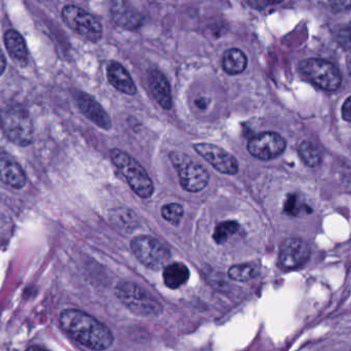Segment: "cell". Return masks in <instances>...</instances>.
<instances>
[{
	"label": "cell",
	"instance_id": "cell-1",
	"mask_svg": "<svg viewBox=\"0 0 351 351\" xmlns=\"http://www.w3.org/2000/svg\"><path fill=\"white\" fill-rule=\"evenodd\" d=\"M62 329L74 340L92 350H106L113 343L110 330L88 313L67 309L60 315Z\"/></svg>",
	"mask_w": 351,
	"mask_h": 351
},
{
	"label": "cell",
	"instance_id": "cell-2",
	"mask_svg": "<svg viewBox=\"0 0 351 351\" xmlns=\"http://www.w3.org/2000/svg\"><path fill=\"white\" fill-rule=\"evenodd\" d=\"M0 128L10 142L19 146H28L34 138L32 117L25 107L8 105L0 111Z\"/></svg>",
	"mask_w": 351,
	"mask_h": 351
},
{
	"label": "cell",
	"instance_id": "cell-3",
	"mask_svg": "<svg viewBox=\"0 0 351 351\" xmlns=\"http://www.w3.org/2000/svg\"><path fill=\"white\" fill-rule=\"evenodd\" d=\"M110 157L113 164L121 171L131 189L139 197L148 199L154 195V185L152 179L137 160L119 148H112L110 150Z\"/></svg>",
	"mask_w": 351,
	"mask_h": 351
},
{
	"label": "cell",
	"instance_id": "cell-4",
	"mask_svg": "<svg viewBox=\"0 0 351 351\" xmlns=\"http://www.w3.org/2000/svg\"><path fill=\"white\" fill-rule=\"evenodd\" d=\"M115 295L128 309L139 317H158L162 313V306L158 299L133 282H119Z\"/></svg>",
	"mask_w": 351,
	"mask_h": 351
},
{
	"label": "cell",
	"instance_id": "cell-5",
	"mask_svg": "<svg viewBox=\"0 0 351 351\" xmlns=\"http://www.w3.org/2000/svg\"><path fill=\"white\" fill-rule=\"evenodd\" d=\"M170 159L179 175L180 185L185 191L198 193L206 189L210 174L204 166L183 152H172Z\"/></svg>",
	"mask_w": 351,
	"mask_h": 351
},
{
	"label": "cell",
	"instance_id": "cell-6",
	"mask_svg": "<svg viewBox=\"0 0 351 351\" xmlns=\"http://www.w3.org/2000/svg\"><path fill=\"white\" fill-rule=\"evenodd\" d=\"M299 70L305 78L326 91H336L342 82L339 69L332 62L324 59L303 60Z\"/></svg>",
	"mask_w": 351,
	"mask_h": 351
},
{
	"label": "cell",
	"instance_id": "cell-7",
	"mask_svg": "<svg viewBox=\"0 0 351 351\" xmlns=\"http://www.w3.org/2000/svg\"><path fill=\"white\" fill-rule=\"evenodd\" d=\"M62 19L70 29L86 41L97 43L102 38L103 27L92 14L73 4L62 10Z\"/></svg>",
	"mask_w": 351,
	"mask_h": 351
},
{
	"label": "cell",
	"instance_id": "cell-8",
	"mask_svg": "<svg viewBox=\"0 0 351 351\" xmlns=\"http://www.w3.org/2000/svg\"><path fill=\"white\" fill-rule=\"evenodd\" d=\"M131 249L135 257L146 267L158 270L166 268L171 259V251L164 243L152 236L135 237Z\"/></svg>",
	"mask_w": 351,
	"mask_h": 351
},
{
	"label": "cell",
	"instance_id": "cell-9",
	"mask_svg": "<svg viewBox=\"0 0 351 351\" xmlns=\"http://www.w3.org/2000/svg\"><path fill=\"white\" fill-rule=\"evenodd\" d=\"M287 148V142L276 132H263L254 136L247 142V150L259 160L267 161L280 156Z\"/></svg>",
	"mask_w": 351,
	"mask_h": 351
},
{
	"label": "cell",
	"instance_id": "cell-10",
	"mask_svg": "<svg viewBox=\"0 0 351 351\" xmlns=\"http://www.w3.org/2000/svg\"><path fill=\"white\" fill-rule=\"evenodd\" d=\"M193 148L200 157L222 174L234 175L239 172V162L224 148L206 142L195 144Z\"/></svg>",
	"mask_w": 351,
	"mask_h": 351
},
{
	"label": "cell",
	"instance_id": "cell-11",
	"mask_svg": "<svg viewBox=\"0 0 351 351\" xmlns=\"http://www.w3.org/2000/svg\"><path fill=\"white\" fill-rule=\"evenodd\" d=\"M311 257V249L302 239L289 238L280 245L278 262L287 270L298 269L305 265Z\"/></svg>",
	"mask_w": 351,
	"mask_h": 351
},
{
	"label": "cell",
	"instance_id": "cell-12",
	"mask_svg": "<svg viewBox=\"0 0 351 351\" xmlns=\"http://www.w3.org/2000/svg\"><path fill=\"white\" fill-rule=\"evenodd\" d=\"M0 181L12 189L21 190L27 181L26 173L10 155L0 152Z\"/></svg>",
	"mask_w": 351,
	"mask_h": 351
},
{
	"label": "cell",
	"instance_id": "cell-13",
	"mask_svg": "<svg viewBox=\"0 0 351 351\" xmlns=\"http://www.w3.org/2000/svg\"><path fill=\"white\" fill-rule=\"evenodd\" d=\"M77 105L80 111L93 123L102 129H110L111 120L108 113L94 97L86 93L80 92L77 96Z\"/></svg>",
	"mask_w": 351,
	"mask_h": 351
},
{
	"label": "cell",
	"instance_id": "cell-14",
	"mask_svg": "<svg viewBox=\"0 0 351 351\" xmlns=\"http://www.w3.org/2000/svg\"><path fill=\"white\" fill-rule=\"evenodd\" d=\"M148 82L152 95L165 109H171L173 106L172 92L165 74L158 69L150 70L148 73Z\"/></svg>",
	"mask_w": 351,
	"mask_h": 351
},
{
	"label": "cell",
	"instance_id": "cell-15",
	"mask_svg": "<svg viewBox=\"0 0 351 351\" xmlns=\"http://www.w3.org/2000/svg\"><path fill=\"white\" fill-rule=\"evenodd\" d=\"M107 78L109 82L117 90L127 95H135L137 93L135 82L127 69L117 61H111L107 66Z\"/></svg>",
	"mask_w": 351,
	"mask_h": 351
},
{
	"label": "cell",
	"instance_id": "cell-16",
	"mask_svg": "<svg viewBox=\"0 0 351 351\" xmlns=\"http://www.w3.org/2000/svg\"><path fill=\"white\" fill-rule=\"evenodd\" d=\"M4 45L8 49V55L18 65L26 66L28 63V47H27L26 41L24 37L14 30L10 29L4 33Z\"/></svg>",
	"mask_w": 351,
	"mask_h": 351
},
{
	"label": "cell",
	"instance_id": "cell-17",
	"mask_svg": "<svg viewBox=\"0 0 351 351\" xmlns=\"http://www.w3.org/2000/svg\"><path fill=\"white\" fill-rule=\"evenodd\" d=\"M189 269L182 263L169 264L164 270L165 284L172 290L184 286L189 280Z\"/></svg>",
	"mask_w": 351,
	"mask_h": 351
},
{
	"label": "cell",
	"instance_id": "cell-18",
	"mask_svg": "<svg viewBox=\"0 0 351 351\" xmlns=\"http://www.w3.org/2000/svg\"><path fill=\"white\" fill-rule=\"evenodd\" d=\"M222 66L223 69L230 76L241 73L247 66V55L237 47L228 49L223 55Z\"/></svg>",
	"mask_w": 351,
	"mask_h": 351
},
{
	"label": "cell",
	"instance_id": "cell-19",
	"mask_svg": "<svg viewBox=\"0 0 351 351\" xmlns=\"http://www.w3.org/2000/svg\"><path fill=\"white\" fill-rule=\"evenodd\" d=\"M299 156L301 160L309 167H317L321 164L322 154L319 146L311 140H305L299 144Z\"/></svg>",
	"mask_w": 351,
	"mask_h": 351
},
{
	"label": "cell",
	"instance_id": "cell-20",
	"mask_svg": "<svg viewBox=\"0 0 351 351\" xmlns=\"http://www.w3.org/2000/svg\"><path fill=\"white\" fill-rule=\"evenodd\" d=\"M284 210L287 214L292 216H302L313 212L305 200L298 194H290L285 201Z\"/></svg>",
	"mask_w": 351,
	"mask_h": 351
},
{
	"label": "cell",
	"instance_id": "cell-21",
	"mask_svg": "<svg viewBox=\"0 0 351 351\" xmlns=\"http://www.w3.org/2000/svg\"><path fill=\"white\" fill-rule=\"evenodd\" d=\"M257 266L251 263L239 264V265L232 266L229 269V278L235 282H247L254 280L257 276Z\"/></svg>",
	"mask_w": 351,
	"mask_h": 351
},
{
	"label": "cell",
	"instance_id": "cell-22",
	"mask_svg": "<svg viewBox=\"0 0 351 351\" xmlns=\"http://www.w3.org/2000/svg\"><path fill=\"white\" fill-rule=\"evenodd\" d=\"M113 16L117 24L125 28H134L140 23V16L136 12L130 8H121L119 3H117V8H113Z\"/></svg>",
	"mask_w": 351,
	"mask_h": 351
},
{
	"label": "cell",
	"instance_id": "cell-23",
	"mask_svg": "<svg viewBox=\"0 0 351 351\" xmlns=\"http://www.w3.org/2000/svg\"><path fill=\"white\" fill-rule=\"evenodd\" d=\"M241 226L234 220H227L222 222L215 228L213 238L218 245H223L226 242L230 237L239 232Z\"/></svg>",
	"mask_w": 351,
	"mask_h": 351
},
{
	"label": "cell",
	"instance_id": "cell-24",
	"mask_svg": "<svg viewBox=\"0 0 351 351\" xmlns=\"http://www.w3.org/2000/svg\"><path fill=\"white\" fill-rule=\"evenodd\" d=\"M162 216L167 222L177 226L183 218L184 210L182 205L178 203L167 204L162 207Z\"/></svg>",
	"mask_w": 351,
	"mask_h": 351
},
{
	"label": "cell",
	"instance_id": "cell-25",
	"mask_svg": "<svg viewBox=\"0 0 351 351\" xmlns=\"http://www.w3.org/2000/svg\"><path fill=\"white\" fill-rule=\"evenodd\" d=\"M341 113L342 117H343L346 121L351 122V96L350 98L346 99V102H344Z\"/></svg>",
	"mask_w": 351,
	"mask_h": 351
},
{
	"label": "cell",
	"instance_id": "cell-26",
	"mask_svg": "<svg viewBox=\"0 0 351 351\" xmlns=\"http://www.w3.org/2000/svg\"><path fill=\"white\" fill-rule=\"evenodd\" d=\"M6 68V60L5 56H4L3 52L0 49V76L3 74V72L5 71Z\"/></svg>",
	"mask_w": 351,
	"mask_h": 351
},
{
	"label": "cell",
	"instance_id": "cell-27",
	"mask_svg": "<svg viewBox=\"0 0 351 351\" xmlns=\"http://www.w3.org/2000/svg\"><path fill=\"white\" fill-rule=\"evenodd\" d=\"M348 73H350V78L351 80V57L350 58V59H348Z\"/></svg>",
	"mask_w": 351,
	"mask_h": 351
},
{
	"label": "cell",
	"instance_id": "cell-28",
	"mask_svg": "<svg viewBox=\"0 0 351 351\" xmlns=\"http://www.w3.org/2000/svg\"><path fill=\"white\" fill-rule=\"evenodd\" d=\"M27 351H47V350H43V348H29V350Z\"/></svg>",
	"mask_w": 351,
	"mask_h": 351
}]
</instances>
